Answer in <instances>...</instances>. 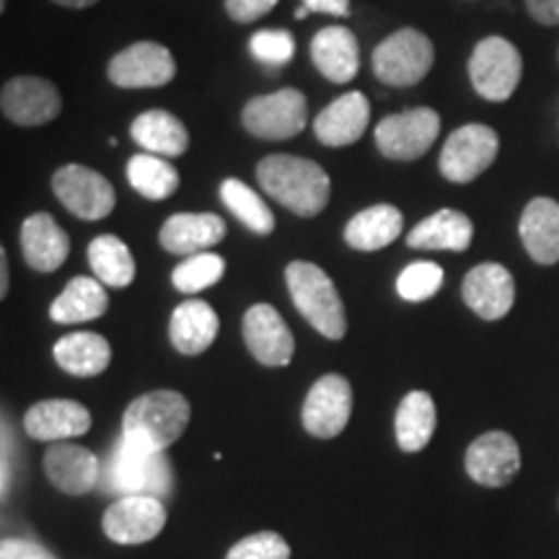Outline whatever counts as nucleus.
Listing matches in <instances>:
<instances>
[{
  "mask_svg": "<svg viewBox=\"0 0 559 559\" xmlns=\"http://www.w3.org/2000/svg\"><path fill=\"white\" fill-rule=\"evenodd\" d=\"M288 293L309 324L326 340H342L347 334L345 306L332 277L313 262H290L285 267Z\"/></svg>",
  "mask_w": 559,
  "mask_h": 559,
  "instance_id": "obj_3",
  "label": "nucleus"
},
{
  "mask_svg": "<svg viewBox=\"0 0 559 559\" xmlns=\"http://www.w3.org/2000/svg\"><path fill=\"white\" fill-rule=\"evenodd\" d=\"M226 559H290V547L275 531H260L234 544Z\"/></svg>",
  "mask_w": 559,
  "mask_h": 559,
  "instance_id": "obj_38",
  "label": "nucleus"
},
{
  "mask_svg": "<svg viewBox=\"0 0 559 559\" xmlns=\"http://www.w3.org/2000/svg\"><path fill=\"white\" fill-rule=\"evenodd\" d=\"M440 135V115L430 107H415L383 117L376 124V148L391 160H417Z\"/></svg>",
  "mask_w": 559,
  "mask_h": 559,
  "instance_id": "obj_9",
  "label": "nucleus"
},
{
  "mask_svg": "<svg viewBox=\"0 0 559 559\" xmlns=\"http://www.w3.org/2000/svg\"><path fill=\"white\" fill-rule=\"evenodd\" d=\"M249 50L260 62L267 66H288L296 55V39L285 29H262L249 41Z\"/></svg>",
  "mask_w": 559,
  "mask_h": 559,
  "instance_id": "obj_37",
  "label": "nucleus"
},
{
  "mask_svg": "<svg viewBox=\"0 0 559 559\" xmlns=\"http://www.w3.org/2000/svg\"><path fill=\"white\" fill-rule=\"evenodd\" d=\"M376 79L394 88H409L425 81L436 62V47L417 29H400L373 50Z\"/></svg>",
  "mask_w": 559,
  "mask_h": 559,
  "instance_id": "obj_5",
  "label": "nucleus"
},
{
  "mask_svg": "<svg viewBox=\"0 0 559 559\" xmlns=\"http://www.w3.org/2000/svg\"><path fill=\"white\" fill-rule=\"evenodd\" d=\"M349 415H353V386L340 373H326L311 386L300 419L309 436L330 440L347 428Z\"/></svg>",
  "mask_w": 559,
  "mask_h": 559,
  "instance_id": "obj_12",
  "label": "nucleus"
},
{
  "mask_svg": "<svg viewBox=\"0 0 559 559\" xmlns=\"http://www.w3.org/2000/svg\"><path fill=\"white\" fill-rule=\"evenodd\" d=\"M104 489L117 492L120 498H128V495H148L158 500L169 498L174 489L171 466L160 451H148L128 438H120L109 456Z\"/></svg>",
  "mask_w": 559,
  "mask_h": 559,
  "instance_id": "obj_4",
  "label": "nucleus"
},
{
  "mask_svg": "<svg viewBox=\"0 0 559 559\" xmlns=\"http://www.w3.org/2000/svg\"><path fill=\"white\" fill-rule=\"evenodd\" d=\"M500 151L498 132L487 124H464L453 130L440 151V174L453 185H469L495 164Z\"/></svg>",
  "mask_w": 559,
  "mask_h": 559,
  "instance_id": "obj_7",
  "label": "nucleus"
},
{
  "mask_svg": "<svg viewBox=\"0 0 559 559\" xmlns=\"http://www.w3.org/2000/svg\"><path fill=\"white\" fill-rule=\"evenodd\" d=\"M443 285V270L436 262H412L409 267L402 270L396 280V293L409 304H423L436 296Z\"/></svg>",
  "mask_w": 559,
  "mask_h": 559,
  "instance_id": "obj_36",
  "label": "nucleus"
},
{
  "mask_svg": "<svg viewBox=\"0 0 559 559\" xmlns=\"http://www.w3.org/2000/svg\"><path fill=\"white\" fill-rule=\"evenodd\" d=\"M277 3L280 0H226V13L239 24H249L270 13Z\"/></svg>",
  "mask_w": 559,
  "mask_h": 559,
  "instance_id": "obj_39",
  "label": "nucleus"
},
{
  "mask_svg": "<svg viewBox=\"0 0 559 559\" xmlns=\"http://www.w3.org/2000/svg\"><path fill=\"white\" fill-rule=\"evenodd\" d=\"M190 415V402L179 391H148L124 409L122 438L148 451H164L185 436Z\"/></svg>",
  "mask_w": 559,
  "mask_h": 559,
  "instance_id": "obj_2",
  "label": "nucleus"
},
{
  "mask_svg": "<svg viewBox=\"0 0 559 559\" xmlns=\"http://www.w3.org/2000/svg\"><path fill=\"white\" fill-rule=\"evenodd\" d=\"M309 13H330V16H347L349 0H304L296 11V19H306Z\"/></svg>",
  "mask_w": 559,
  "mask_h": 559,
  "instance_id": "obj_41",
  "label": "nucleus"
},
{
  "mask_svg": "<svg viewBox=\"0 0 559 559\" xmlns=\"http://www.w3.org/2000/svg\"><path fill=\"white\" fill-rule=\"evenodd\" d=\"M130 187L145 200H166L179 190V171L156 153H138L128 164Z\"/></svg>",
  "mask_w": 559,
  "mask_h": 559,
  "instance_id": "obj_33",
  "label": "nucleus"
},
{
  "mask_svg": "<svg viewBox=\"0 0 559 559\" xmlns=\"http://www.w3.org/2000/svg\"><path fill=\"white\" fill-rule=\"evenodd\" d=\"M0 559H55V557L45 547H39V544L9 539L3 542V547H0Z\"/></svg>",
  "mask_w": 559,
  "mask_h": 559,
  "instance_id": "obj_40",
  "label": "nucleus"
},
{
  "mask_svg": "<svg viewBox=\"0 0 559 559\" xmlns=\"http://www.w3.org/2000/svg\"><path fill=\"white\" fill-rule=\"evenodd\" d=\"M243 342L254 360L270 368H285L296 353L293 332L270 304H257L243 313Z\"/></svg>",
  "mask_w": 559,
  "mask_h": 559,
  "instance_id": "obj_16",
  "label": "nucleus"
},
{
  "mask_svg": "<svg viewBox=\"0 0 559 559\" xmlns=\"http://www.w3.org/2000/svg\"><path fill=\"white\" fill-rule=\"evenodd\" d=\"M370 120V102L362 91H349L334 99L330 107L321 109L313 120V132L330 148H345L358 143Z\"/></svg>",
  "mask_w": 559,
  "mask_h": 559,
  "instance_id": "obj_18",
  "label": "nucleus"
},
{
  "mask_svg": "<svg viewBox=\"0 0 559 559\" xmlns=\"http://www.w3.org/2000/svg\"><path fill=\"white\" fill-rule=\"evenodd\" d=\"M107 75L120 88H160L177 75V60L158 41H135L109 60Z\"/></svg>",
  "mask_w": 559,
  "mask_h": 559,
  "instance_id": "obj_11",
  "label": "nucleus"
},
{
  "mask_svg": "<svg viewBox=\"0 0 559 559\" xmlns=\"http://www.w3.org/2000/svg\"><path fill=\"white\" fill-rule=\"evenodd\" d=\"M404 218L394 205H373L360 210L355 218H349L345 226V241L355 251H379L389 243H394L402 236Z\"/></svg>",
  "mask_w": 559,
  "mask_h": 559,
  "instance_id": "obj_28",
  "label": "nucleus"
},
{
  "mask_svg": "<svg viewBox=\"0 0 559 559\" xmlns=\"http://www.w3.org/2000/svg\"><path fill=\"white\" fill-rule=\"evenodd\" d=\"M21 249L32 270L52 272L68 260L70 239L50 213H34L21 226Z\"/></svg>",
  "mask_w": 559,
  "mask_h": 559,
  "instance_id": "obj_22",
  "label": "nucleus"
},
{
  "mask_svg": "<svg viewBox=\"0 0 559 559\" xmlns=\"http://www.w3.org/2000/svg\"><path fill=\"white\" fill-rule=\"evenodd\" d=\"M474 226L469 215L459 210L443 207L432 213L430 218L419 221L407 234V243L412 249H430V251H466L472 243Z\"/></svg>",
  "mask_w": 559,
  "mask_h": 559,
  "instance_id": "obj_27",
  "label": "nucleus"
},
{
  "mask_svg": "<svg viewBox=\"0 0 559 559\" xmlns=\"http://www.w3.org/2000/svg\"><path fill=\"white\" fill-rule=\"evenodd\" d=\"M221 200L230 213L247 226L251 234L267 236L275 230V215L267 207L260 194L251 190L249 185H243L241 179H226L221 185Z\"/></svg>",
  "mask_w": 559,
  "mask_h": 559,
  "instance_id": "obj_34",
  "label": "nucleus"
},
{
  "mask_svg": "<svg viewBox=\"0 0 559 559\" xmlns=\"http://www.w3.org/2000/svg\"><path fill=\"white\" fill-rule=\"evenodd\" d=\"M0 109H3L5 120L13 124L39 128L60 115L62 99L60 91L50 81L37 79V75H19V79L5 81L0 91Z\"/></svg>",
  "mask_w": 559,
  "mask_h": 559,
  "instance_id": "obj_13",
  "label": "nucleus"
},
{
  "mask_svg": "<svg viewBox=\"0 0 559 559\" xmlns=\"http://www.w3.org/2000/svg\"><path fill=\"white\" fill-rule=\"evenodd\" d=\"M52 355L66 373L86 379V376H99L109 368L111 347L102 334L73 332L55 342Z\"/></svg>",
  "mask_w": 559,
  "mask_h": 559,
  "instance_id": "obj_29",
  "label": "nucleus"
},
{
  "mask_svg": "<svg viewBox=\"0 0 559 559\" xmlns=\"http://www.w3.org/2000/svg\"><path fill=\"white\" fill-rule=\"evenodd\" d=\"M523 75V58L519 47L506 37H485L474 47L469 60L472 86L481 99L508 102L515 94Z\"/></svg>",
  "mask_w": 559,
  "mask_h": 559,
  "instance_id": "obj_6",
  "label": "nucleus"
},
{
  "mask_svg": "<svg viewBox=\"0 0 559 559\" xmlns=\"http://www.w3.org/2000/svg\"><path fill=\"white\" fill-rule=\"evenodd\" d=\"M47 479L52 481L60 492L86 495L99 481V461L94 453L75 443H58L47 451L45 456Z\"/></svg>",
  "mask_w": 559,
  "mask_h": 559,
  "instance_id": "obj_21",
  "label": "nucleus"
},
{
  "mask_svg": "<svg viewBox=\"0 0 559 559\" xmlns=\"http://www.w3.org/2000/svg\"><path fill=\"white\" fill-rule=\"evenodd\" d=\"M521 241L536 264L559 262V202L549 198L531 200L523 210Z\"/></svg>",
  "mask_w": 559,
  "mask_h": 559,
  "instance_id": "obj_24",
  "label": "nucleus"
},
{
  "mask_svg": "<svg viewBox=\"0 0 559 559\" xmlns=\"http://www.w3.org/2000/svg\"><path fill=\"white\" fill-rule=\"evenodd\" d=\"M218 313L213 311V306L200 298L185 300V304L177 306L171 313L169 337L171 345L177 347V353L181 355L205 353V349L215 342V337H218Z\"/></svg>",
  "mask_w": 559,
  "mask_h": 559,
  "instance_id": "obj_25",
  "label": "nucleus"
},
{
  "mask_svg": "<svg viewBox=\"0 0 559 559\" xmlns=\"http://www.w3.org/2000/svg\"><path fill=\"white\" fill-rule=\"evenodd\" d=\"M9 293V260H5V251H0V296Z\"/></svg>",
  "mask_w": 559,
  "mask_h": 559,
  "instance_id": "obj_43",
  "label": "nucleus"
},
{
  "mask_svg": "<svg viewBox=\"0 0 559 559\" xmlns=\"http://www.w3.org/2000/svg\"><path fill=\"white\" fill-rule=\"evenodd\" d=\"M52 192L81 221L107 218L117 202V192L109 179L81 164H68L55 171Z\"/></svg>",
  "mask_w": 559,
  "mask_h": 559,
  "instance_id": "obj_10",
  "label": "nucleus"
},
{
  "mask_svg": "<svg viewBox=\"0 0 559 559\" xmlns=\"http://www.w3.org/2000/svg\"><path fill=\"white\" fill-rule=\"evenodd\" d=\"M107 309L109 296L104 290V283L94 277H73L66 290L52 300L50 317L58 324H83V321L104 317Z\"/></svg>",
  "mask_w": 559,
  "mask_h": 559,
  "instance_id": "obj_30",
  "label": "nucleus"
},
{
  "mask_svg": "<svg viewBox=\"0 0 559 559\" xmlns=\"http://www.w3.org/2000/svg\"><path fill=\"white\" fill-rule=\"evenodd\" d=\"M257 181L272 200L288 207L300 218H313L326 207L332 194V181L317 160L272 153L257 164Z\"/></svg>",
  "mask_w": 559,
  "mask_h": 559,
  "instance_id": "obj_1",
  "label": "nucleus"
},
{
  "mask_svg": "<svg viewBox=\"0 0 559 559\" xmlns=\"http://www.w3.org/2000/svg\"><path fill=\"white\" fill-rule=\"evenodd\" d=\"M166 508L158 498L128 495L111 502L102 519L104 534L115 544H145L164 531Z\"/></svg>",
  "mask_w": 559,
  "mask_h": 559,
  "instance_id": "obj_14",
  "label": "nucleus"
},
{
  "mask_svg": "<svg viewBox=\"0 0 559 559\" xmlns=\"http://www.w3.org/2000/svg\"><path fill=\"white\" fill-rule=\"evenodd\" d=\"M243 130L260 140H288L304 132L309 122V104L298 88H280L275 94L254 96L241 111Z\"/></svg>",
  "mask_w": 559,
  "mask_h": 559,
  "instance_id": "obj_8",
  "label": "nucleus"
},
{
  "mask_svg": "<svg viewBox=\"0 0 559 559\" xmlns=\"http://www.w3.org/2000/svg\"><path fill=\"white\" fill-rule=\"evenodd\" d=\"M464 300L466 306L485 321H498L508 317L515 300V280L498 262L477 264L464 277Z\"/></svg>",
  "mask_w": 559,
  "mask_h": 559,
  "instance_id": "obj_17",
  "label": "nucleus"
},
{
  "mask_svg": "<svg viewBox=\"0 0 559 559\" xmlns=\"http://www.w3.org/2000/svg\"><path fill=\"white\" fill-rule=\"evenodd\" d=\"M226 272V260L213 251H200V254L187 257L177 270L171 272V283L179 293H200L215 285Z\"/></svg>",
  "mask_w": 559,
  "mask_h": 559,
  "instance_id": "obj_35",
  "label": "nucleus"
},
{
  "mask_svg": "<svg viewBox=\"0 0 559 559\" xmlns=\"http://www.w3.org/2000/svg\"><path fill=\"white\" fill-rule=\"evenodd\" d=\"M311 60L326 81L349 83L360 70L358 39L347 26H324L311 41Z\"/></svg>",
  "mask_w": 559,
  "mask_h": 559,
  "instance_id": "obj_20",
  "label": "nucleus"
},
{
  "mask_svg": "<svg viewBox=\"0 0 559 559\" xmlns=\"http://www.w3.org/2000/svg\"><path fill=\"white\" fill-rule=\"evenodd\" d=\"M52 3L66 5V9H88V5H96L99 0H52Z\"/></svg>",
  "mask_w": 559,
  "mask_h": 559,
  "instance_id": "obj_44",
  "label": "nucleus"
},
{
  "mask_svg": "<svg viewBox=\"0 0 559 559\" xmlns=\"http://www.w3.org/2000/svg\"><path fill=\"white\" fill-rule=\"evenodd\" d=\"M226 239V221L215 213H177L160 226L158 241L169 254L192 257Z\"/></svg>",
  "mask_w": 559,
  "mask_h": 559,
  "instance_id": "obj_19",
  "label": "nucleus"
},
{
  "mask_svg": "<svg viewBox=\"0 0 559 559\" xmlns=\"http://www.w3.org/2000/svg\"><path fill=\"white\" fill-rule=\"evenodd\" d=\"M130 135L145 153L177 158L190 148V132L185 122L166 109H148L130 124Z\"/></svg>",
  "mask_w": 559,
  "mask_h": 559,
  "instance_id": "obj_26",
  "label": "nucleus"
},
{
  "mask_svg": "<svg viewBox=\"0 0 559 559\" xmlns=\"http://www.w3.org/2000/svg\"><path fill=\"white\" fill-rule=\"evenodd\" d=\"M24 428L37 440H68L83 436L91 428V415L83 404L73 400H45L29 407Z\"/></svg>",
  "mask_w": 559,
  "mask_h": 559,
  "instance_id": "obj_23",
  "label": "nucleus"
},
{
  "mask_svg": "<svg viewBox=\"0 0 559 559\" xmlns=\"http://www.w3.org/2000/svg\"><path fill=\"white\" fill-rule=\"evenodd\" d=\"M526 9L542 26H559V0H526Z\"/></svg>",
  "mask_w": 559,
  "mask_h": 559,
  "instance_id": "obj_42",
  "label": "nucleus"
},
{
  "mask_svg": "<svg viewBox=\"0 0 559 559\" xmlns=\"http://www.w3.org/2000/svg\"><path fill=\"white\" fill-rule=\"evenodd\" d=\"M396 443L404 453H417L432 440L438 425L436 402L428 391H409L396 409Z\"/></svg>",
  "mask_w": 559,
  "mask_h": 559,
  "instance_id": "obj_31",
  "label": "nucleus"
},
{
  "mask_svg": "<svg viewBox=\"0 0 559 559\" xmlns=\"http://www.w3.org/2000/svg\"><path fill=\"white\" fill-rule=\"evenodd\" d=\"M466 474L481 487H506L521 469V449L513 436L492 430L466 449Z\"/></svg>",
  "mask_w": 559,
  "mask_h": 559,
  "instance_id": "obj_15",
  "label": "nucleus"
},
{
  "mask_svg": "<svg viewBox=\"0 0 559 559\" xmlns=\"http://www.w3.org/2000/svg\"><path fill=\"white\" fill-rule=\"evenodd\" d=\"M88 264L96 280L109 288H128L135 280V260H132L128 243L111 234L96 236L88 243Z\"/></svg>",
  "mask_w": 559,
  "mask_h": 559,
  "instance_id": "obj_32",
  "label": "nucleus"
}]
</instances>
